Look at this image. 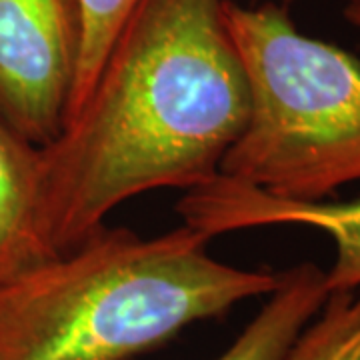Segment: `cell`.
Segmentation results:
<instances>
[{"mask_svg": "<svg viewBox=\"0 0 360 360\" xmlns=\"http://www.w3.org/2000/svg\"><path fill=\"white\" fill-rule=\"evenodd\" d=\"M345 18L356 30H360V0L359 2H348V4H345Z\"/></svg>", "mask_w": 360, "mask_h": 360, "instance_id": "10", "label": "cell"}, {"mask_svg": "<svg viewBox=\"0 0 360 360\" xmlns=\"http://www.w3.org/2000/svg\"><path fill=\"white\" fill-rule=\"evenodd\" d=\"M80 49L78 0H0V118L28 142L65 127Z\"/></svg>", "mask_w": 360, "mask_h": 360, "instance_id": "4", "label": "cell"}, {"mask_svg": "<svg viewBox=\"0 0 360 360\" xmlns=\"http://www.w3.org/2000/svg\"><path fill=\"white\" fill-rule=\"evenodd\" d=\"M139 0H78L82 18V49L78 60V72L68 106V116L75 112L89 92L92 80L103 65L106 51L118 34L122 22ZM66 116V120H68Z\"/></svg>", "mask_w": 360, "mask_h": 360, "instance_id": "9", "label": "cell"}, {"mask_svg": "<svg viewBox=\"0 0 360 360\" xmlns=\"http://www.w3.org/2000/svg\"><path fill=\"white\" fill-rule=\"evenodd\" d=\"M208 243L184 222L148 238L104 224L0 283V360H132L278 288L283 272L222 262Z\"/></svg>", "mask_w": 360, "mask_h": 360, "instance_id": "2", "label": "cell"}, {"mask_svg": "<svg viewBox=\"0 0 360 360\" xmlns=\"http://www.w3.org/2000/svg\"><path fill=\"white\" fill-rule=\"evenodd\" d=\"M284 360H360V288L330 292Z\"/></svg>", "mask_w": 360, "mask_h": 360, "instance_id": "8", "label": "cell"}, {"mask_svg": "<svg viewBox=\"0 0 360 360\" xmlns=\"http://www.w3.org/2000/svg\"><path fill=\"white\" fill-rule=\"evenodd\" d=\"M248 118L220 174L296 202L360 182V60L302 34L283 4L222 2Z\"/></svg>", "mask_w": 360, "mask_h": 360, "instance_id": "3", "label": "cell"}, {"mask_svg": "<svg viewBox=\"0 0 360 360\" xmlns=\"http://www.w3.org/2000/svg\"><path fill=\"white\" fill-rule=\"evenodd\" d=\"M292 2H296V0H283V6H286V4H292ZM348 2H359V0H345V4H348Z\"/></svg>", "mask_w": 360, "mask_h": 360, "instance_id": "11", "label": "cell"}, {"mask_svg": "<svg viewBox=\"0 0 360 360\" xmlns=\"http://www.w3.org/2000/svg\"><path fill=\"white\" fill-rule=\"evenodd\" d=\"M224 0H139L40 150V226L60 255L139 194L217 179L248 118Z\"/></svg>", "mask_w": 360, "mask_h": 360, "instance_id": "1", "label": "cell"}, {"mask_svg": "<svg viewBox=\"0 0 360 360\" xmlns=\"http://www.w3.org/2000/svg\"><path fill=\"white\" fill-rule=\"evenodd\" d=\"M179 212L186 226L202 232L210 240L220 234L260 226L295 224L316 229L335 243V262L324 270L328 295L360 288V196L347 202H296L219 174L184 191Z\"/></svg>", "mask_w": 360, "mask_h": 360, "instance_id": "5", "label": "cell"}, {"mask_svg": "<svg viewBox=\"0 0 360 360\" xmlns=\"http://www.w3.org/2000/svg\"><path fill=\"white\" fill-rule=\"evenodd\" d=\"M328 298L326 274L314 262L283 270V281L236 340L214 360H284Z\"/></svg>", "mask_w": 360, "mask_h": 360, "instance_id": "7", "label": "cell"}, {"mask_svg": "<svg viewBox=\"0 0 360 360\" xmlns=\"http://www.w3.org/2000/svg\"><path fill=\"white\" fill-rule=\"evenodd\" d=\"M40 150L0 118V283L58 257L40 226Z\"/></svg>", "mask_w": 360, "mask_h": 360, "instance_id": "6", "label": "cell"}]
</instances>
